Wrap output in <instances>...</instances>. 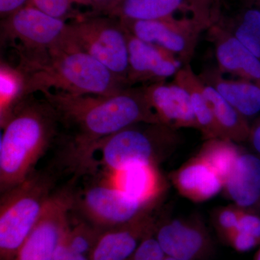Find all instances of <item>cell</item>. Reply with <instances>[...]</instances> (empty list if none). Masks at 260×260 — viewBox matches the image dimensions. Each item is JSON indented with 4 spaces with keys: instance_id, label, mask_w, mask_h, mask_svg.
Returning a JSON list of instances; mask_svg holds the SVG:
<instances>
[{
    "instance_id": "836d02e7",
    "label": "cell",
    "mask_w": 260,
    "mask_h": 260,
    "mask_svg": "<svg viewBox=\"0 0 260 260\" xmlns=\"http://www.w3.org/2000/svg\"><path fill=\"white\" fill-rule=\"evenodd\" d=\"M249 140L251 146L260 155V118L251 126Z\"/></svg>"
},
{
    "instance_id": "f1b7e54d",
    "label": "cell",
    "mask_w": 260,
    "mask_h": 260,
    "mask_svg": "<svg viewBox=\"0 0 260 260\" xmlns=\"http://www.w3.org/2000/svg\"><path fill=\"white\" fill-rule=\"evenodd\" d=\"M165 256L153 233L142 241L129 260H162Z\"/></svg>"
},
{
    "instance_id": "603a6c76",
    "label": "cell",
    "mask_w": 260,
    "mask_h": 260,
    "mask_svg": "<svg viewBox=\"0 0 260 260\" xmlns=\"http://www.w3.org/2000/svg\"><path fill=\"white\" fill-rule=\"evenodd\" d=\"M214 23L226 29L260 60V10L243 5L232 15H219Z\"/></svg>"
},
{
    "instance_id": "7402d4cb",
    "label": "cell",
    "mask_w": 260,
    "mask_h": 260,
    "mask_svg": "<svg viewBox=\"0 0 260 260\" xmlns=\"http://www.w3.org/2000/svg\"><path fill=\"white\" fill-rule=\"evenodd\" d=\"M205 84V83H204ZM219 138L241 143L249 140L251 126L243 116L210 85L205 84Z\"/></svg>"
},
{
    "instance_id": "ffe728a7",
    "label": "cell",
    "mask_w": 260,
    "mask_h": 260,
    "mask_svg": "<svg viewBox=\"0 0 260 260\" xmlns=\"http://www.w3.org/2000/svg\"><path fill=\"white\" fill-rule=\"evenodd\" d=\"M112 174L114 185L149 206L160 197L164 188L161 176L155 164H135Z\"/></svg>"
},
{
    "instance_id": "7a4b0ae2",
    "label": "cell",
    "mask_w": 260,
    "mask_h": 260,
    "mask_svg": "<svg viewBox=\"0 0 260 260\" xmlns=\"http://www.w3.org/2000/svg\"><path fill=\"white\" fill-rule=\"evenodd\" d=\"M17 67L26 82V96L58 90L72 94L113 95L127 88L124 80L75 47L69 39L41 52L15 50Z\"/></svg>"
},
{
    "instance_id": "4316f807",
    "label": "cell",
    "mask_w": 260,
    "mask_h": 260,
    "mask_svg": "<svg viewBox=\"0 0 260 260\" xmlns=\"http://www.w3.org/2000/svg\"><path fill=\"white\" fill-rule=\"evenodd\" d=\"M28 5L46 14L67 22L80 18L83 15L75 9V5L90 8L88 0H29Z\"/></svg>"
},
{
    "instance_id": "ac0fdd59",
    "label": "cell",
    "mask_w": 260,
    "mask_h": 260,
    "mask_svg": "<svg viewBox=\"0 0 260 260\" xmlns=\"http://www.w3.org/2000/svg\"><path fill=\"white\" fill-rule=\"evenodd\" d=\"M173 181L181 195L196 203L212 199L224 188L221 178L199 156L176 172Z\"/></svg>"
},
{
    "instance_id": "d4e9b609",
    "label": "cell",
    "mask_w": 260,
    "mask_h": 260,
    "mask_svg": "<svg viewBox=\"0 0 260 260\" xmlns=\"http://www.w3.org/2000/svg\"><path fill=\"white\" fill-rule=\"evenodd\" d=\"M241 153L234 142L215 138L208 140L198 156L207 162L225 183Z\"/></svg>"
},
{
    "instance_id": "83f0119b",
    "label": "cell",
    "mask_w": 260,
    "mask_h": 260,
    "mask_svg": "<svg viewBox=\"0 0 260 260\" xmlns=\"http://www.w3.org/2000/svg\"><path fill=\"white\" fill-rule=\"evenodd\" d=\"M242 209L238 208H222L219 210L216 217L218 230L224 240L228 242L233 234L237 232Z\"/></svg>"
},
{
    "instance_id": "8fae6325",
    "label": "cell",
    "mask_w": 260,
    "mask_h": 260,
    "mask_svg": "<svg viewBox=\"0 0 260 260\" xmlns=\"http://www.w3.org/2000/svg\"><path fill=\"white\" fill-rule=\"evenodd\" d=\"M128 72L126 85H148L174 78L183 63L164 48L140 40L127 32Z\"/></svg>"
},
{
    "instance_id": "484cf974",
    "label": "cell",
    "mask_w": 260,
    "mask_h": 260,
    "mask_svg": "<svg viewBox=\"0 0 260 260\" xmlns=\"http://www.w3.org/2000/svg\"><path fill=\"white\" fill-rule=\"evenodd\" d=\"M103 231L80 218L73 223L70 218L69 227L63 240L72 250L90 257L94 246Z\"/></svg>"
},
{
    "instance_id": "f35d334b",
    "label": "cell",
    "mask_w": 260,
    "mask_h": 260,
    "mask_svg": "<svg viewBox=\"0 0 260 260\" xmlns=\"http://www.w3.org/2000/svg\"><path fill=\"white\" fill-rule=\"evenodd\" d=\"M162 260H178V259H176V258L172 257V256L166 255L165 257H164V259Z\"/></svg>"
},
{
    "instance_id": "30bf717a",
    "label": "cell",
    "mask_w": 260,
    "mask_h": 260,
    "mask_svg": "<svg viewBox=\"0 0 260 260\" xmlns=\"http://www.w3.org/2000/svg\"><path fill=\"white\" fill-rule=\"evenodd\" d=\"M73 208V191L54 193L13 260H54L56 248L69 227Z\"/></svg>"
},
{
    "instance_id": "8992f818",
    "label": "cell",
    "mask_w": 260,
    "mask_h": 260,
    "mask_svg": "<svg viewBox=\"0 0 260 260\" xmlns=\"http://www.w3.org/2000/svg\"><path fill=\"white\" fill-rule=\"evenodd\" d=\"M69 24L70 42L126 84L129 60L127 31L121 22L89 13L69 21Z\"/></svg>"
},
{
    "instance_id": "d6986e66",
    "label": "cell",
    "mask_w": 260,
    "mask_h": 260,
    "mask_svg": "<svg viewBox=\"0 0 260 260\" xmlns=\"http://www.w3.org/2000/svg\"><path fill=\"white\" fill-rule=\"evenodd\" d=\"M228 196L241 209L250 208L260 200V158L241 153L225 183Z\"/></svg>"
},
{
    "instance_id": "9a60e30c",
    "label": "cell",
    "mask_w": 260,
    "mask_h": 260,
    "mask_svg": "<svg viewBox=\"0 0 260 260\" xmlns=\"http://www.w3.org/2000/svg\"><path fill=\"white\" fill-rule=\"evenodd\" d=\"M179 12L213 23L200 13L191 0H115L95 15L121 21H146L175 16Z\"/></svg>"
},
{
    "instance_id": "4dcf8cb0",
    "label": "cell",
    "mask_w": 260,
    "mask_h": 260,
    "mask_svg": "<svg viewBox=\"0 0 260 260\" xmlns=\"http://www.w3.org/2000/svg\"><path fill=\"white\" fill-rule=\"evenodd\" d=\"M64 238V237H63ZM54 260H90L88 256L75 252L65 244L64 240L61 241L60 244L56 248Z\"/></svg>"
},
{
    "instance_id": "2e32d148",
    "label": "cell",
    "mask_w": 260,
    "mask_h": 260,
    "mask_svg": "<svg viewBox=\"0 0 260 260\" xmlns=\"http://www.w3.org/2000/svg\"><path fill=\"white\" fill-rule=\"evenodd\" d=\"M155 229L145 215L131 223L103 231L90 255V260H129L142 241Z\"/></svg>"
},
{
    "instance_id": "cb8c5ba5",
    "label": "cell",
    "mask_w": 260,
    "mask_h": 260,
    "mask_svg": "<svg viewBox=\"0 0 260 260\" xmlns=\"http://www.w3.org/2000/svg\"><path fill=\"white\" fill-rule=\"evenodd\" d=\"M26 82L18 67L2 60L0 64V126L9 120L15 109L26 99Z\"/></svg>"
},
{
    "instance_id": "e575fe53",
    "label": "cell",
    "mask_w": 260,
    "mask_h": 260,
    "mask_svg": "<svg viewBox=\"0 0 260 260\" xmlns=\"http://www.w3.org/2000/svg\"><path fill=\"white\" fill-rule=\"evenodd\" d=\"M90 4V8L92 14H98L101 10L104 9V8L110 5L115 0H88Z\"/></svg>"
},
{
    "instance_id": "4fadbf2b",
    "label": "cell",
    "mask_w": 260,
    "mask_h": 260,
    "mask_svg": "<svg viewBox=\"0 0 260 260\" xmlns=\"http://www.w3.org/2000/svg\"><path fill=\"white\" fill-rule=\"evenodd\" d=\"M219 71L260 83V60L226 29L214 23L207 30Z\"/></svg>"
},
{
    "instance_id": "e0dca14e",
    "label": "cell",
    "mask_w": 260,
    "mask_h": 260,
    "mask_svg": "<svg viewBox=\"0 0 260 260\" xmlns=\"http://www.w3.org/2000/svg\"><path fill=\"white\" fill-rule=\"evenodd\" d=\"M199 76L203 83L215 88L246 118L259 114V82L242 78L228 79L214 67L207 68Z\"/></svg>"
},
{
    "instance_id": "277c9868",
    "label": "cell",
    "mask_w": 260,
    "mask_h": 260,
    "mask_svg": "<svg viewBox=\"0 0 260 260\" xmlns=\"http://www.w3.org/2000/svg\"><path fill=\"white\" fill-rule=\"evenodd\" d=\"M55 174L36 171L1 194L0 260H13L34 230L55 191Z\"/></svg>"
},
{
    "instance_id": "5bb4252c",
    "label": "cell",
    "mask_w": 260,
    "mask_h": 260,
    "mask_svg": "<svg viewBox=\"0 0 260 260\" xmlns=\"http://www.w3.org/2000/svg\"><path fill=\"white\" fill-rule=\"evenodd\" d=\"M154 236L166 255L178 260H200L208 252L210 239L200 223L173 220L155 229Z\"/></svg>"
},
{
    "instance_id": "1f68e13d",
    "label": "cell",
    "mask_w": 260,
    "mask_h": 260,
    "mask_svg": "<svg viewBox=\"0 0 260 260\" xmlns=\"http://www.w3.org/2000/svg\"><path fill=\"white\" fill-rule=\"evenodd\" d=\"M29 0H0V16L7 18L15 12L28 5Z\"/></svg>"
},
{
    "instance_id": "f546056e",
    "label": "cell",
    "mask_w": 260,
    "mask_h": 260,
    "mask_svg": "<svg viewBox=\"0 0 260 260\" xmlns=\"http://www.w3.org/2000/svg\"><path fill=\"white\" fill-rule=\"evenodd\" d=\"M237 232L247 234L260 241V217L259 215L249 213L242 209L239 225L235 233Z\"/></svg>"
},
{
    "instance_id": "5b68a950",
    "label": "cell",
    "mask_w": 260,
    "mask_h": 260,
    "mask_svg": "<svg viewBox=\"0 0 260 260\" xmlns=\"http://www.w3.org/2000/svg\"><path fill=\"white\" fill-rule=\"evenodd\" d=\"M175 131L166 124L140 123L99 140L90 153L100 154L96 161L112 173L135 164L157 165L177 145Z\"/></svg>"
},
{
    "instance_id": "d6a6232c",
    "label": "cell",
    "mask_w": 260,
    "mask_h": 260,
    "mask_svg": "<svg viewBox=\"0 0 260 260\" xmlns=\"http://www.w3.org/2000/svg\"><path fill=\"white\" fill-rule=\"evenodd\" d=\"M191 1L203 16L214 20L215 10L213 0H191Z\"/></svg>"
},
{
    "instance_id": "ba28073f",
    "label": "cell",
    "mask_w": 260,
    "mask_h": 260,
    "mask_svg": "<svg viewBox=\"0 0 260 260\" xmlns=\"http://www.w3.org/2000/svg\"><path fill=\"white\" fill-rule=\"evenodd\" d=\"M69 22L26 5L1 21L2 42L12 43L16 50L46 51L69 39Z\"/></svg>"
},
{
    "instance_id": "9c48e42d",
    "label": "cell",
    "mask_w": 260,
    "mask_h": 260,
    "mask_svg": "<svg viewBox=\"0 0 260 260\" xmlns=\"http://www.w3.org/2000/svg\"><path fill=\"white\" fill-rule=\"evenodd\" d=\"M119 21L130 34L164 48L177 56L184 65L190 63L200 37L213 24L193 15L146 21Z\"/></svg>"
},
{
    "instance_id": "8d00e7d4",
    "label": "cell",
    "mask_w": 260,
    "mask_h": 260,
    "mask_svg": "<svg viewBox=\"0 0 260 260\" xmlns=\"http://www.w3.org/2000/svg\"><path fill=\"white\" fill-rule=\"evenodd\" d=\"M215 9L216 10L217 13L220 12V8H221L222 5L223 4L224 2L226 0H213Z\"/></svg>"
},
{
    "instance_id": "d590c367",
    "label": "cell",
    "mask_w": 260,
    "mask_h": 260,
    "mask_svg": "<svg viewBox=\"0 0 260 260\" xmlns=\"http://www.w3.org/2000/svg\"><path fill=\"white\" fill-rule=\"evenodd\" d=\"M242 5L260 10V0H240Z\"/></svg>"
},
{
    "instance_id": "44dd1931",
    "label": "cell",
    "mask_w": 260,
    "mask_h": 260,
    "mask_svg": "<svg viewBox=\"0 0 260 260\" xmlns=\"http://www.w3.org/2000/svg\"><path fill=\"white\" fill-rule=\"evenodd\" d=\"M173 80L187 92L198 129L202 132L205 138L208 140L220 138L209 100L205 92V84L200 79L199 75L194 73L190 64L183 65Z\"/></svg>"
},
{
    "instance_id": "7c38bea8",
    "label": "cell",
    "mask_w": 260,
    "mask_h": 260,
    "mask_svg": "<svg viewBox=\"0 0 260 260\" xmlns=\"http://www.w3.org/2000/svg\"><path fill=\"white\" fill-rule=\"evenodd\" d=\"M145 98L162 124L179 128L198 129L189 95L185 89L174 82L142 85Z\"/></svg>"
},
{
    "instance_id": "6da1fadb",
    "label": "cell",
    "mask_w": 260,
    "mask_h": 260,
    "mask_svg": "<svg viewBox=\"0 0 260 260\" xmlns=\"http://www.w3.org/2000/svg\"><path fill=\"white\" fill-rule=\"evenodd\" d=\"M70 130L67 146L76 155L90 151L99 140L134 124L156 123V114L145 98L143 86L127 87L113 95L72 94L58 90L42 93Z\"/></svg>"
},
{
    "instance_id": "74e56055",
    "label": "cell",
    "mask_w": 260,
    "mask_h": 260,
    "mask_svg": "<svg viewBox=\"0 0 260 260\" xmlns=\"http://www.w3.org/2000/svg\"><path fill=\"white\" fill-rule=\"evenodd\" d=\"M254 260H260V248L257 252H256L255 256H254Z\"/></svg>"
},
{
    "instance_id": "52a82bcc",
    "label": "cell",
    "mask_w": 260,
    "mask_h": 260,
    "mask_svg": "<svg viewBox=\"0 0 260 260\" xmlns=\"http://www.w3.org/2000/svg\"><path fill=\"white\" fill-rule=\"evenodd\" d=\"M149 207L113 183L93 184L80 194H73V210L102 231L134 221L146 215Z\"/></svg>"
},
{
    "instance_id": "3957f363",
    "label": "cell",
    "mask_w": 260,
    "mask_h": 260,
    "mask_svg": "<svg viewBox=\"0 0 260 260\" xmlns=\"http://www.w3.org/2000/svg\"><path fill=\"white\" fill-rule=\"evenodd\" d=\"M59 118L43 98L27 97L1 128L0 192L13 189L36 167L59 135Z\"/></svg>"
}]
</instances>
